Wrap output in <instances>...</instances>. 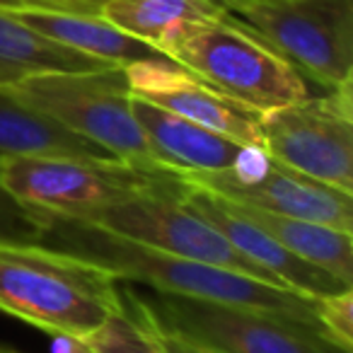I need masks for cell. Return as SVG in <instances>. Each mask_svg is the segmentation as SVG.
I'll use <instances>...</instances> for the list:
<instances>
[{"label":"cell","instance_id":"6da1fadb","mask_svg":"<svg viewBox=\"0 0 353 353\" xmlns=\"http://www.w3.org/2000/svg\"><path fill=\"white\" fill-rule=\"evenodd\" d=\"M32 213L39 225L34 245L88 261L97 269L109 271L117 281H136L155 293L264 310V312L285 314L305 324L322 327L317 319V298H310L298 290L271 285L245 274L201 264V261L172 256L167 252L126 240L78 218L41 211Z\"/></svg>","mask_w":353,"mask_h":353},{"label":"cell","instance_id":"7a4b0ae2","mask_svg":"<svg viewBox=\"0 0 353 353\" xmlns=\"http://www.w3.org/2000/svg\"><path fill=\"white\" fill-rule=\"evenodd\" d=\"M121 281L34 242H0V312L85 341L123 312Z\"/></svg>","mask_w":353,"mask_h":353},{"label":"cell","instance_id":"3957f363","mask_svg":"<svg viewBox=\"0 0 353 353\" xmlns=\"http://www.w3.org/2000/svg\"><path fill=\"white\" fill-rule=\"evenodd\" d=\"M160 51L259 114L310 97L307 80L230 12L179 27Z\"/></svg>","mask_w":353,"mask_h":353},{"label":"cell","instance_id":"277c9868","mask_svg":"<svg viewBox=\"0 0 353 353\" xmlns=\"http://www.w3.org/2000/svg\"><path fill=\"white\" fill-rule=\"evenodd\" d=\"M8 90L119 160L145 170H165L152 162L145 136L133 117L123 65L37 73L8 85Z\"/></svg>","mask_w":353,"mask_h":353},{"label":"cell","instance_id":"5b68a950","mask_svg":"<svg viewBox=\"0 0 353 353\" xmlns=\"http://www.w3.org/2000/svg\"><path fill=\"white\" fill-rule=\"evenodd\" d=\"M133 300L157 332L206 353H348L322 327L285 314L167 293H133Z\"/></svg>","mask_w":353,"mask_h":353},{"label":"cell","instance_id":"8992f818","mask_svg":"<svg viewBox=\"0 0 353 353\" xmlns=\"http://www.w3.org/2000/svg\"><path fill=\"white\" fill-rule=\"evenodd\" d=\"M170 170H145L123 160L80 157H6L0 187L30 211L88 221L97 211L128 199L174 189Z\"/></svg>","mask_w":353,"mask_h":353},{"label":"cell","instance_id":"52a82bcc","mask_svg":"<svg viewBox=\"0 0 353 353\" xmlns=\"http://www.w3.org/2000/svg\"><path fill=\"white\" fill-rule=\"evenodd\" d=\"M225 10L305 80L336 90L353 75V0H225Z\"/></svg>","mask_w":353,"mask_h":353},{"label":"cell","instance_id":"ba28073f","mask_svg":"<svg viewBox=\"0 0 353 353\" xmlns=\"http://www.w3.org/2000/svg\"><path fill=\"white\" fill-rule=\"evenodd\" d=\"M261 148L290 170L353 194L351 83L261 114Z\"/></svg>","mask_w":353,"mask_h":353},{"label":"cell","instance_id":"9c48e42d","mask_svg":"<svg viewBox=\"0 0 353 353\" xmlns=\"http://www.w3.org/2000/svg\"><path fill=\"white\" fill-rule=\"evenodd\" d=\"M179 189H182V179L176 182L174 189H167V192L143 194V196L102 208L85 223H92L114 235L141 242L152 250L167 252L172 256L201 261V264L245 274L250 279L285 288L274 274L261 269L256 261L232 247L221 230H216L203 218L189 211L179 201Z\"/></svg>","mask_w":353,"mask_h":353},{"label":"cell","instance_id":"30bf717a","mask_svg":"<svg viewBox=\"0 0 353 353\" xmlns=\"http://www.w3.org/2000/svg\"><path fill=\"white\" fill-rule=\"evenodd\" d=\"M230 201L353 232V194L317 182L274 160L264 148L250 145L232 167L203 174H179Z\"/></svg>","mask_w":353,"mask_h":353},{"label":"cell","instance_id":"8fae6325","mask_svg":"<svg viewBox=\"0 0 353 353\" xmlns=\"http://www.w3.org/2000/svg\"><path fill=\"white\" fill-rule=\"evenodd\" d=\"M123 70L133 97L157 104L237 143L261 148V114L225 97L174 61H138Z\"/></svg>","mask_w":353,"mask_h":353},{"label":"cell","instance_id":"7c38bea8","mask_svg":"<svg viewBox=\"0 0 353 353\" xmlns=\"http://www.w3.org/2000/svg\"><path fill=\"white\" fill-rule=\"evenodd\" d=\"M179 179H182V176H179ZM179 201H182L189 211L196 213L199 218H203L208 225L221 230L223 235L230 240L232 247H237L242 254L250 256L252 261H256L261 269L274 274L285 288L298 290V293L310 295V298H324V295H334V293H341V290L351 288V285L343 283L341 279L317 269L314 264L300 259L293 252L281 247L274 237L266 235V232L259 230L256 225H252L247 218H242L240 213H237L225 199L218 196V194L182 179Z\"/></svg>","mask_w":353,"mask_h":353},{"label":"cell","instance_id":"4fadbf2b","mask_svg":"<svg viewBox=\"0 0 353 353\" xmlns=\"http://www.w3.org/2000/svg\"><path fill=\"white\" fill-rule=\"evenodd\" d=\"M131 109L157 167L174 174H203L232 167L250 145L131 94Z\"/></svg>","mask_w":353,"mask_h":353},{"label":"cell","instance_id":"5bb4252c","mask_svg":"<svg viewBox=\"0 0 353 353\" xmlns=\"http://www.w3.org/2000/svg\"><path fill=\"white\" fill-rule=\"evenodd\" d=\"M15 17L32 32L56 41L61 46L92 56L109 65H131L138 61L167 59L155 46L145 44L138 37L114 27L102 15H85V12L46 10V8H22L12 10Z\"/></svg>","mask_w":353,"mask_h":353},{"label":"cell","instance_id":"9a60e30c","mask_svg":"<svg viewBox=\"0 0 353 353\" xmlns=\"http://www.w3.org/2000/svg\"><path fill=\"white\" fill-rule=\"evenodd\" d=\"M6 157H80L119 160L104 148L75 136L59 121L0 88V160Z\"/></svg>","mask_w":353,"mask_h":353},{"label":"cell","instance_id":"2e32d148","mask_svg":"<svg viewBox=\"0 0 353 353\" xmlns=\"http://www.w3.org/2000/svg\"><path fill=\"white\" fill-rule=\"evenodd\" d=\"M242 218L271 235L281 247L293 252L295 256L310 261L317 269L341 279L343 283H353V237L351 232L334 230V228L307 223L300 218L279 216V213L259 211V208L245 206L225 199Z\"/></svg>","mask_w":353,"mask_h":353},{"label":"cell","instance_id":"e0dca14e","mask_svg":"<svg viewBox=\"0 0 353 353\" xmlns=\"http://www.w3.org/2000/svg\"><path fill=\"white\" fill-rule=\"evenodd\" d=\"M109 63L61 46L22 25L12 10H0V88L54 70H97Z\"/></svg>","mask_w":353,"mask_h":353},{"label":"cell","instance_id":"ac0fdd59","mask_svg":"<svg viewBox=\"0 0 353 353\" xmlns=\"http://www.w3.org/2000/svg\"><path fill=\"white\" fill-rule=\"evenodd\" d=\"M223 12L221 0H109L102 8L104 20L157 51L179 27Z\"/></svg>","mask_w":353,"mask_h":353},{"label":"cell","instance_id":"d6986e66","mask_svg":"<svg viewBox=\"0 0 353 353\" xmlns=\"http://www.w3.org/2000/svg\"><path fill=\"white\" fill-rule=\"evenodd\" d=\"M123 312L85 339L94 353H165L155 329L133 300L131 288H121Z\"/></svg>","mask_w":353,"mask_h":353},{"label":"cell","instance_id":"ffe728a7","mask_svg":"<svg viewBox=\"0 0 353 353\" xmlns=\"http://www.w3.org/2000/svg\"><path fill=\"white\" fill-rule=\"evenodd\" d=\"M317 319L327 336L343 351L353 353V290L317 298Z\"/></svg>","mask_w":353,"mask_h":353},{"label":"cell","instance_id":"44dd1931","mask_svg":"<svg viewBox=\"0 0 353 353\" xmlns=\"http://www.w3.org/2000/svg\"><path fill=\"white\" fill-rule=\"evenodd\" d=\"M37 235L39 225L34 213L0 187V242H37Z\"/></svg>","mask_w":353,"mask_h":353},{"label":"cell","instance_id":"7402d4cb","mask_svg":"<svg viewBox=\"0 0 353 353\" xmlns=\"http://www.w3.org/2000/svg\"><path fill=\"white\" fill-rule=\"evenodd\" d=\"M27 8H46V10L85 12V15H102V8L109 0H25Z\"/></svg>","mask_w":353,"mask_h":353},{"label":"cell","instance_id":"603a6c76","mask_svg":"<svg viewBox=\"0 0 353 353\" xmlns=\"http://www.w3.org/2000/svg\"><path fill=\"white\" fill-rule=\"evenodd\" d=\"M0 353H20V351H12V348H3V346H0ZM51 353H94V351L85 341H80V339L56 336L54 339V346H51Z\"/></svg>","mask_w":353,"mask_h":353},{"label":"cell","instance_id":"cb8c5ba5","mask_svg":"<svg viewBox=\"0 0 353 353\" xmlns=\"http://www.w3.org/2000/svg\"><path fill=\"white\" fill-rule=\"evenodd\" d=\"M150 327H152V324H150ZM152 329H155V327H152ZM155 334H157V339H160V343H162V348H165V353H206V351H201V348L192 346V343L182 341V339H176V336H170V334L157 332V329H155Z\"/></svg>","mask_w":353,"mask_h":353},{"label":"cell","instance_id":"d4e9b609","mask_svg":"<svg viewBox=\"0 0 353 353\" xmlns=\"http://www.w3.org/2000/svg\"><path fill=\"white\" fill-rule=\"evenodd\" d=\"M27 8L25 0H0V10H22Z\"/></svg>","mask_w":353,"mask_h":353},{"label":"cell","instance_id":"484cf974","mask_svg":"<svg viewBox=\"0 0 353 353\" xmlns=\"http://www.w3.org/2000/svg\"><path fill=\"white\" fill-rule=\"evenodd\" d=\"M221 3H223V8H225V0H221Z\"/></svg>","mask_w":353,"mask_h":353}]
</instances>
